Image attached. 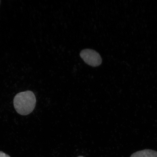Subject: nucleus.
Segmentation results:
<instances>
[{"instance_id": "obj_1", "label": "nucleus", "mask_w": 157, "mask_h": 157, "mask_svg": "<svg viewBox=\"0 0 157 157\" xmlns=\"http://www.w3.org/2000/svg\"><path fill=\"white\" fill-rule=\"evenodd\" d=\"M36 103V97L30 91L21 92L17 94L13 99L16 111L19 114L26 115L32 113Z\"/></svg>"}, {"instance_id": "obj_2", "label": "nucleus", "mask_w": 157, "mask_h": 157, "mask_svg": "<svg viewBox=\"0 0 157 157\" xmlns=\"http://www.w3.org/2000/svg\"><path fill=\"white\" fill-rule=\"evenodd\" d=\"M80 56L84 62L89 65L97 67L101 63L102 59L100 54L91 49H86L82 51Z\"/></svg>"}, {"instance_id": "obj_3", "label": "nucleus", "mask_w": 157, "mask_h": 157, "mask_svg": "<svg viewBox=\"0 0 157 157\" xmlns=\"http://www.w3.org/2000/svg\"><path fill=\"white\" fill-rule=\"evenodd\" d=\"M130 157H157V151L146 149L133 153Z\"/></svg>"}, {"instance_id": "obj_4", "label": "nucleus", "mask_w": 157, "mask_h": 157, "mask_svg": "<svg viewBox=\"0 0 157 157\" xmlns=\"http://www.w3.org/2000/svg\"><path fill=\"white\" fill-rule=\"evenodd\" d=\"M0 157H10L8 155L5 154V153L0 151Z\"/></svg>"}, {"instance_id": "obj_5", "label": "nucleus", "mask_w": 157, "mask_h": 157, "mask_svg": "<svg viewBox=\"0 0 157 157\" xmlns=\"http://www.w3.org/2000/svg\"><path fill=\"white\" fill-rule=\"evenodd\" d=\"M78 157H84L83 156H78Z\"/></svg>"}]
</instances>
